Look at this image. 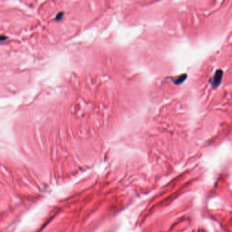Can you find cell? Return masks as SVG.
<instances>
[{"label": "cell", "mask_w": 232, "mask_h": 232, "mask_svg": "<svg viewBox=\"0 0 232 232\" xmlns=\"http://www.w3.org/2000/svg\"><path fill=\"white\" fill-rule=\"evenodd\" d=\"M222 74H223L222 70H218L216 71L213 80L214 86H218V85L220 84L222 79Z\"/></svg>", "instance_id": "obj_1"}]
</instances>
